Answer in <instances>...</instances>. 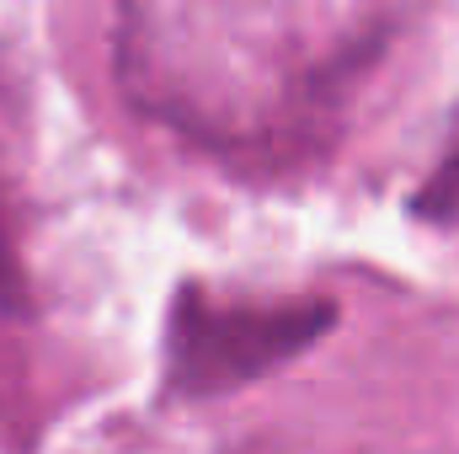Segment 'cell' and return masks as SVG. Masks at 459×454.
I'll return each mask as SVG.
<instances>
[{
    "instance_id": "6da1fadb",
    "label": "cell",
    "mask_w": 459,
    "mask_h": 454,
    "mask_svg": "<svg viewBox=\"0 0 459 454\" xmlns=\"http://www.w3.org/2000/svg\"><path fill=\"white\" fill-rule=\"evenodd\" d=\"M332 327V300H220L182 289L166 316V390L187 401L230 396L294 363Z\"/></svg>"
},
{
    "instance_id": "7a4b0ae2",
    "label": "cell",
    "mask_w": 459,
    "mask_h": 454,
    "mask_svg": "<svg viewBox=\"0 0 459 454\" xmlns=\"http://www.w3.org/2000/svg\"><path fill=\"white\" fill-rule=\"evenodd\" d=\"M27 310H32V289H27V273H22V257L11 240V220L0 204V316H27Z\"/></svg>"
}]
</instances>
